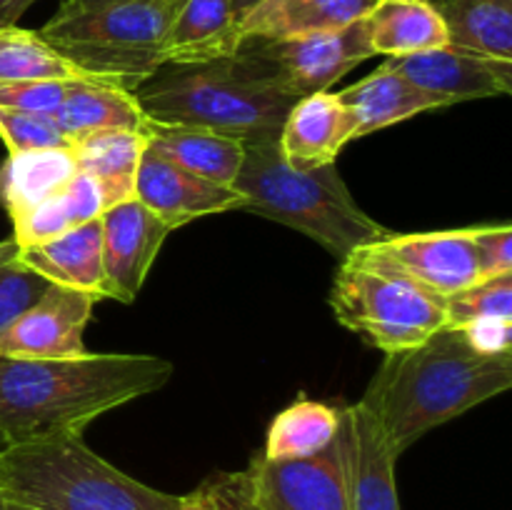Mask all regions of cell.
Returning <instances> with one entry per match:
<instances>
[{
	"mask_svg": "<svg viewBox=\"0 0 512 510\" xmlns=\"http://www.w3.org/2000/svg\"><path fill=\"white\" fill-rule=\"evenodd\" d=\"M478 248L480 280L512 273V228L503 225H480L473 230Z\"/></svg>",
	"mask_w": 512,
	"mask_h": 510,
	"instance_id": "obj_34",
	"label": "cell"
},
{
	"mask_svg": "<svg viewBox=\"0 0 512 510\" xmlns=\"http://www.w3.org/2000/svg\"><path fill=\"white\" fill-rule=\"evenodd\" d=\"M330 308L340 325L383 353L413 348L445 328V300L413 280L345 258L330 288Z\"/></svg>",
	"mask_w": 512,
	"mask_h": 510,
	"instance_id": "obj_7",
	"label": "cell"
},
{
	"mask_svg": "<svg viewBox=\"0 0 512 510\" xmlns=\"http://www.w3.org/2000/svg\"><path fill=\"white\" fill-rule=\"evenodd\" d=\"M373 55L403 58L450 45L433 0H375L363 15Z\"/></svg>",
	"mask_w": 512,
	"mask_h": 510,
	"instance_id": "obj_20",
	"label": "cell"
},
{
	"mask_svg": "<svg viewBox=\"0 0 512 510\" xmlns=\"http://www.w3.org/2000/svg\"><path fill=\"white\" fill-rule=\"evenodd\" d=\"M173 363L158 355L85 353L35 360L0 355V435L5 443L83 435L93 420L173 378Z\"/></svg>",
	"mask_w": 512,
	"mask_h": 510,
	"instance_id": "obj_1",
	"label": "cell"
},
{
	"mask_svg": "<svg viewBox=\"0 0 512 510\" xmlns=\"http://www.w3.org/2000/svg\"><path fill=\"white\" fill-rule=\"evenodd\" d=\"M233 510H350L340 435L323 453L303 460L255 455L240 473H218Z\"/></svg>",
	"mask_w": 512,
	"mask_h": 510,
	"instance_id": "obj_8",
	"label": "cell"
},
{
	"mask_svg": "<svg viewBox=\"0 0 512 510\" xmlns=\"http://www.w3.org/2000/svg\"><path fill=\"white\" fill-rule=\"evenodd\" d=\"M455 48L512 63V0H433Z\"/></svg>",
	"mask_w": 512,
	"mask_h": 510,
	"instance_id": "obj_26",
	"label": "cell"
},
{
	"mask_svg": "<svg viewBox=\"0 0 512 510\" xmlns=\"http://www.w3.org/2000/svg\"><path fill=\"white\" fill-rule=\"evenodd\" d=\"M78 170L98 183L105 210L135 198L140 158L148 148L145 130H108L70 145Z\"/></svg>",
	"mask_w": 512,
	"mask_h": 510,
	"instance_id": "obj_24",
	"label": "cell"
},
{
	"mask_svg": "<svg viewBox=\"0 0 512 510\" xmlns=\"http://www.w3.org/2000/svg\"><path fill=\"white\" fill-rule=\"evenodd\" d=\"M385 65L403 75L415 88L435 95L448 105L460 100L498 98V95H510L512 90V63L485 58L455 45L388 58Z\"/></svg>",
	"mask_w": 512,
	"mask_h": 510,
	"instance_id": "obj_13",
	"label": "cell"
},
{
	"mask_svg": "<svg viewBox=\"0 0 512 510\" xmlns=\"http://www.w3.org/2000/svg\"><path fill=\"white\" fill-rule=\"evenodd\" d=\"M100 225L105 298L133 303L173 228L135 198L103 210Z\"/></svg>",
	"mask_w": 512,
	"mask_h": 510,
	"instance_id": "obj_12",
	"label": "cell"
},
{
	"mask_svg": "<svg viewBox=\"0 0 512 510\" xmlns=\"http://www.w3.org/2000/svg\"><path fill=\"white\" fill-rule=\"evenodd\" d=\"M0 140L5 143L8 153L70 148V143L50 115L25 113V110L13 108H0Z\"/></svg>",
	"mask_w": 512,
	"mask_h": 510,
	"instance_id": "obj_31",
	"label": "cell"
},
{
	"mask_svg": "<svg viewBox=\"0 0 512 510\" xmlns=\"http://www.w3.org/2000/svg\"><path fill=\"white\" fill-rule=\"evenodd\" d=\"M358 138V120L338 93L305 95L293 103L278 135L285 163L295 170L333 165L340 150Z\"/></svg>",
	"mask_w": 512,
	"mask_h": 510,
	"instance_id": "obj_16",
	"label": "cell"
},
{
	"mask_svg": "<svg viewBox=\"0 0 512 510\" xmlns=\"http://www.w3.org/2000/svg\"><path fill=\"white\" fill-rule=\"evenodd\" d=\"M175 510H233V505L225 498V493L218 485V478L213 475L203 485H198L193 493L178 495Z\"/></svg>",
	"mask_w": 512,
	"mask_h": 510,
	"instance_id": "obj_36",
	"label": "cell"
},
{
	"mask_svg": "<svg viewBox=\"0 0 512 510\" xmlns=\"http://www.w3.org/2000/svg\"><path fill=\"white\" fill-rule=\"evenodd\" d=\"M233 188L243 195V210L308 235L340 260L388 235L355 203L335 163L315 170L290 168L278 140L245 145Z\"/></svg>",
	"mask_w": 512,
	"mask_h": 510,
	"instance_id": "obj_4",
	"label": "cell"
},
{
	"mask_svg": "<svg viewBox=\"0 0 512 510\" xmlns=\"http://www.w3.org/2000/svg\"><path fill=\"white\" fill-rule=\"evenodd\" d=\"M258 3L260 0H230V5H233V10L238 18H243V15L248 13V10H253Z\"/></svg>",
	"mask_w": 512,
	"mask_h": 510,
	"instance_id": "obj_39",
	"label": "cell"
},
{
	"mask_svg": "<svg viewBox=\"0 0 512 510\" xmlns=\"http://www.w3.org/2000/svg\"><path fill=\"white\" fill-rule=\"evenodd\" d=\"M15 253H18V245H15L13 238L0 240V265H3L8 258H13Z\"/></svg>",
	"mask_w": 512,
	"mask_h": 510,
	"instance_id": "obj_38",
	"label": "cell"
},
{
	"mask_svg": "<svg viewBox=\"0 0 512 510\" xmlns=\"http://www.w3.org/2000/svg\"><path fill=\"white\" fill-rule=\"evenodd\" d=\"M133 95L153 123L213 130L245 145L278 140L298 100L243 45L213 63L160 65Z\"/></svg>",
	"mask_w": 512,
	"mask_h": 510,
	"instance_id": "obj_3",
	"label": "cell"
},
{
	"mask_svg": "<svg viewBox=\"0 0 512 510\" xmlns=\"http://www.w3.org/2000/svg\"><path fill=\"white\" fill-rule=\"evenodd\" d=\"M148 148L180 168L210 183L233 188L245 158V143L213 130L190 128V125H165L148 120L145 125Z\"/></svg>",
	"mask_w": 512,
	"mask_h": 510,
	"instance_id": "obj_19",
	"label": "cell"
},
{
	"mask_svg": "<svg viewBox=\"0 0 512 510\" xmlns=\"http://www.w3.org/2000/svg\"><path fill=\"white\" fill-rule=\"evenodd\" d=\"M68 3L80 5V8H90V5H103V3H110V0H68Z\"/></svg>",
	"mask_w": 512,
	"mask_h": 510,
	"instance_id": "obj_40",
	"label": "cell"
},
{
	"mask_svg": "<svg viewBox=\"0 0 512 510\" xmlns=\"http://www.w3.org/2000/svg\"><path fill=\"white\" fill-rule=\"evenodd\" d=\"M183 3L110 0L80 8L65 0L38 33L85 73L135 90L165 65V38Z\"/></svg>",
	"mask_w": 512,
	"mask_h": 510,
	"instance_id": "obj_6",
	"label": "cell"
},
{
	"mask_svg": "<svg viewBox=\"0 0 512 510\" xmlns=\"http://www.w3.org/2000/svg\"><path fill=\"white\" fill-rule=\"evenodd\" d=\"M55 125L70 145L108 130H145L148 115L135 100L133 90L115 83H73L63 105L53 115Z\"/></svg>",
	"mask_w": 512,
	"mask_h": 510,
	"instance_id": "obj_22",
	"label": "cell"
},
{
	"mask_svg": "<svg viewBox=\"0 0 512 510\" xmlns=\"http://www.w3.org/2000/svg\"><path fill=\"white\" fill-rule=\"evenodd\" d=\"M338 95L358 120V138L388 128V125L403 123L420 113H428V110L448 108V103L415 88L385 63Z\"/></svg>",
	"mask_w": 512,
	"mask_h": 510,
	"instance_id": "obj_23",
	"label": "cell"
},
{
	"mask_svg": "<svg viewBox=\"0 0 512 510\" xmlns=\"http://www.w3.org/2000/svg\"><path fill=\"white\" fill-rule=\"evenodd\" d=\"M345 490L350 510H400L395 463L400 455L390 448L375 415L363 403L345 405L340 425Z\"/></svg>",
	"mask_w": 512,
	"mask_h": 510,
	"instance_id": "obj_14",
	"label": "cell"
},
{
	"mask_svg": "<svg viewBox=\"0 0 512 510\" xmlns=\"http://www.w3.org/2000/svg\"><path fill=\"white\" fill-rule=\"evenodd\" d=\"M5 448H8V443H5V438L0 435V450H5Z\"/></svg>",
	"mask_w": 512,
	"mask_h": 510,
	"instance_id": "obj_42",
	"label": "cell"
},
{
	"mask_svg": "<svg viewBox=\"0 0 512 510\" xmlns=\"http://www.w3.org/2000/svg\"><path fill=\"white\" fill-rule=\"evenodd\" d=\"M343 408L298 398L268 425L263 455L268 460H303L323 453L340 435Z\"/></svg>",
	"mask_w": 512,
	"mask_h": 510,
	"instance_id": "obj_27",
	"label": "cell"
},
{
	"mask_svg": "<svg viewBox=\"0 0 512 510\" xmlns=\"http://www.w3.org/2000/svg\"><path fill=\"white\" fill-rule=\"evenodd\" d=\"M240 18L230 0H185L165 38L168 65H200L230 58L240 48Z\"/></svg>",
	"mask_w": 512,
	"mask_h": 510,
	"instance_id": "obj_18",
	"label": "cell"
},
{
	"mask_svg": "<svg viewBox=\"0 0 512 510\" xmlns=\"http://www.w3.org/2000/svg\"><path fill=\"white\" fill-rule=\"evenodd\" d=\"M463 333L468 345L483 355H508L512 353V320H478L465 328H455Z\"/></svg>",
	"mask_w": 512,
	"mask_h": 510,
	"instance_id": "obj_35",
	"label": "cell"
},
{
	"mask_svg": "<svg viewBox=\"0 0 512 510\" xmlns=\"http://www.w3.org/2000/svg\"><path fill=\"white\" fill-rule=\"evenodd\" d=\"M33 3H38V0H0V28L18 25V20Z\"/></svg>",
	"mask_w": 512,
	"mask_h": 510,
	"instance_id": "obj_37",
	"label": "cell"
},
{
	"mask_svg": "<svg viewBox=\"0 0 512 510\" xmlns=\"http://www.w3.org/2000/svg\"><path fill=\"white\" fill-rule=\"evenodd\" d=\"M512 385V353L483 355L455 328L413 348L385 353L360 403L375 415L390 448L403 455L428 430L458 418Z\"/></svg>",
	"mask_w": 512,
	"mask_h": 510,
	"instance_id": "obj_2",
	"label": "cell"
},
{
	"mask_svg": "<svg viewBox=\"0 0 512 510\" xmlns=\"http://www.w3.org/2000/svg\"><path fill=\"white\" fill-rule=\"evenodd\" d=\"M478 320H512V273L485 278L445 298V328Z\"/></svg>",
	"mask_w": 512,
	"mask_h": 510,
	"instance_id": "obj_30",
	"label": "cell"
},
{
	"mask_svg": "<svg viewBox=\"0 0 512 510\" xmlns=\"http://www.w3.org/2000/svg\"><path fill=\"white\" fill-rule=\"evenodd\" d=\"M135 200L153 210L173 230L205 215L243 210V195L238 190L193 175L150 148H145L140 158Z\"/></svg>",
	"mask_w": 512,
	"mask_h": 510,
	"instance_id": "obj_15",
	"label": "cell"
},
{
	"mask_svg": "<svg viewBox=\"0 0 512 510\" xmlns=\"http://www.w3.org/2000/svg\"><path fill=\"white\" fill-rule=\"evenodd\" d=\"M25 80H88V83H108L55 50L48 40L35 30H23L18 25L0 28V85L25 83Z\"/></svg>",
	"mask_w": 512,
	"mask_h": 510,
	"instance_id": "obj_29",
	"label": "cell"
},
{
	"mask_svg": "<svg viewBox=\"0 0 512 510\" xmlns=\"http://www.w3.org/2000/svg\"><path fill=\"white\" fill-rule=\"evenodd\" d=\"M373 3H375V0H373Z\"/></svg>",
	"mask_w": 512,
	"mask_h": 510,
	"instance_id": "obj_43",
	"label": "cell"
},
{
	"mask_svg": "<svg viewBox=\"0 0 512 510\" xmlns=\"http://www.w3.org/2000/svg\"><path fill=\"white\" fill-rule=\"evenodd\" d=\"M0 495L20 510H175L163 493L110 465L83 435L10 443L0 450Z\"/></svg>",
	"mask_w": 512,
	"mask_h": 510,
	"instance_id": "obj_5",
	"label": "cell"
},
{
	"mask_svg": "<svg viewBox=\"0 0 512 510\" xmlns=\"http://www.w3.org/2000/svg\"><path fill=\"white\" fill-rule=\"evenodd\" d=\"M473 230L388 233L375 243L353 250L348 258L393 270L445 300L480 280Z\"/></svg>",
	"mask_w": 512,
	"mask_h": 510,
	"instance_id": "obj_9",
	"label": "cell"
},
{
	"mask_svg": "<svg viewBox=\"0 0 512 510\" xmlns=\"http://www.w3.org/2000/svg\"><path fill=\"white\" fill-rule=\"evenodd\" d=\"M373 0H260L240 18V40H280L338 30L368 13Z\"/></svg>",
	"mask_w": 512,
	"mask_h": 510,
	"instance_id": "obj_21",
	"label": "cell"
},
{
	"mask_svg": "<svg viewBox=\"0 0 512 510\" xmlns=\"http://www.w3.org/2000/svg\"><path fill=\"white\" fill-rule=\"evenodd\" d=\"M78 173L73 148H43L10 153L0 165V205L8 218L28 213L53 198Z\"/></svg>",
	"mask_w": 512,
	"mask_h": 510,
	"instance_id": "obj_25",
	"label": "cell"
},
{
	"mask_svg": "<svg viewBox=\"0 0 512 510\" xmlns=\"http://www.w3.org/2000/svg\"><path fill=\"white\" fill-rule=\"evenodd\" d=\"M73 83H80V80H25V83H5L0 85V108L25 110V113H40L53 118L60 105H63L65 95L73 88Z\"/></svg>",
	"mask_w": 512,
	"mask_h": 510,
	"instance_id": "obj_33",
	"label": "cell"
},
{
	"mask_svg": "<svg viewBox=\"0 0 512 510\" xmlns=\"http://www.w3.org/2000/svg\"><path fill=\"white\" fill-rule=\"evenodd\" d=\"M98 300L85 290L50 283L20 318L0 330V355L35 360L80 358L88 353L83 333Z\"/></svg>",
	"mask_w": 512,
	"mask_h": 510,
	"instance_id": "obj_11",
	"label": "cell"
},
{
	"mask_svg": "<svg viewBox=\"0 0 512 510\" xmlns=\"http://www.w3.org/2000/svg\"><path fill=\"white\" fill-rule=\"evenodd\" d=\"M0 510H20V508H18V505L10 503V500H5L3 495H0Z\"/></svg>",
	"mask_w": 512,
	"mask_h": 510,
	"instance_id": "obj_41",
	"label": "cell"
},
{
	"mask_svg": "<svg viewBox=\"0 0 512 510\" xmlns=\"http://www.w3.org/2000/svg\"><path fill=\"white\" fill-rule=\"evenodd\" d=\"M240 45L258 60H263L270 73L295 98L323 93L343 75H348L355 65L373 55L363 18L338 30H320V33L280 40L253 38L243 40Z\"/></svg>",
	"mask_w": 512,
	"mask_h": 510,
	"instance_id": "obj_10",
	"label": "cell"
},
{
	"mask_svg": "<svg viewBox=\"0 0 512 510\" xmlns=\"http://www.w3.org/2000/svg\"><path fill=\"white\" fill-rule=\"evenodd\" d=\"M15 258L53 285L105 298L103 225L100 218L65 230L58 238L18 248Z\"/></svg>",
	"mask_w": 512,
	"mask_h": 510,
	"instance_id": "obj_17",
	"label": "cell"
},
{
	"mask_svg": "<svg viewBox=\"0 0 512 510\" xmlns=\"http://www.w3.org/2000/svg\"><path fill=\"white\" fill-rule=\"evenodd\" d=\"M103 210L105 203L98 183L90 175H85L83 170H78L53 198L43 200L40 205L30 208L28 213L10 220L13 223L10 238L15 240L18 248L43 243V240L58 238L65 230L75 228V225L100 218Z\"/></svg>",
	"mask_w": 512,
	"mask_h": 510,
	"instance_id": "obj_28",
	"label": "cell"
},
{
	"mask_svg": "<svg viewBox=\"0 0 512 510\" xmlns=\"http://www.w3.org/2000/svg\"><path fill=\"white\" fill-rule=\"evenodd\" d=\"M48 280L25 268L18 258H8L0 265V330L8 328L48 290Z\"/></svg>",
	"mask_w": 512,
	"mask_h": 510,
	"instance_id": "obj_32",
	"label": "cell"
}]
</instances>
